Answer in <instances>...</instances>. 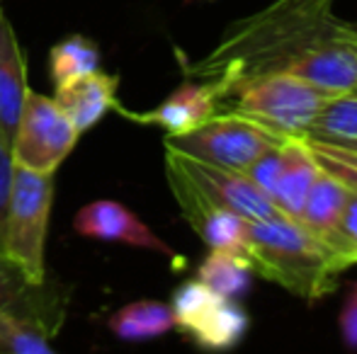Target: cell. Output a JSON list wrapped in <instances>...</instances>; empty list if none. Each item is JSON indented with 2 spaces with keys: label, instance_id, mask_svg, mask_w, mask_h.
<instances>
[{
  "label": "cell",
  "instance_id": "1",
  "mask_svg": "<svg viewBox=\"0 0 357 354\" xmlns=\"http://www.w3.org/2000/svg\"><path fill=\"white\" fill-rule=\"evenodd\" d=\"M340 22L335 0H275L231 22L212 51L183 63V71L188 78H224L229 88L263 73L299 76L304 63L338 37Z\"/></svg>",
  "mask_w": 357,
  "mask_h": 354
},
{
  "label": "cell",
  "instance_id": "2",
  "mask_svg": "<svg viewBox=\"0 0 357 354\" xmlns=\"http://www.w3.org/2000/svg\"><path fill=\"white\" fill-rule=\"evenodd\" d=\"M250 265L260 277L291 296L316 303L338 289V267L331 248L296 218L273 216L248 221Z\"/></svg>",
  "mask_w": 357,
  "mask_h": 354
},
{
  "label": "cell",
  "instance_id": "3",
  "mask_svg": "<svg viewBox=\"0 0 357 354\" xmlns=\"http://www.w3.org/2000/svg\"><path fill=\"white\" fill-rule=\"evenodd\" d=\"M333 95L291 73H263L231 83L224 109L282 138H304Z\"/></svg>",
  "mask_w": 357,
  "mask_h": 354
},
{
  "label": "cell",
  "instance_id": "4",
  "mask_svg": "<svg viewBox=\"0 0 357 354\" xmlns=\"http://www.w3.org/2000/svg\"><path fill=\"white\" fill-rule=\"evenodd\" d=\"M52 204L54 172H34L15 166L3 231V252L34 284H47L44 246Z\"/></svg>",
  "mask_w": 357,
  "mask_h": 354
},
{
  "label": "cell",
  "instance_id": "5",
  "mask_svg": "<svg viewBox=\"0 0 357 354\" xmlns=\"http://www.w3.org/2000/svg\"><path fill=\"white\" fill-rule=\"evenodd\" d=\"M282 141V136H275L260 124L236 112H229V109H221L190 131L178 134V136H165V148L190 156L195 161L245 172L260 153Z\"/></svg>",
  "mask_w": 357,
  "mask_h": 354
},
{
  "label": "cell",
  "instance_id": "6",
  "mask_svg": "<svg viewBox=\"0 0 357 354\" xmlns=\"http://www.w3.org/2000/svg\"><path fill=\"white\" fill-rule=\"evenodd\" d=\"M175 328L209 352L234 350L250 330V316L236 298L219 296L199 279H188L170 298Z\"/></svg>",
  "mask_w": 357,
  "mask_h": 354
},
{
  "label": "cell",
  "instance_id": "7",
  "mask_svg": "<svg viewBox=\"0 0 357 354\" xmlns=\"http://www.w3.org/2000/svg\"><path fill=\"white\" fill-rule=\"evenodd\" d=\"M80 134L54 97L27 90L15 136L10 141L15 166L34 172H56L75 148Z\"/></svg>",
  "mask_w": 357,
  "mask_h": 354
},
{
  "label": "cell",
  "instance_id": "8",
  "mask_svg": "<svg viewBox=\"0 0 357 354\" xmlns=\"http://www.w3.org/2000/svg\"><path fill=\"white\" fill-rule=\"evenodd\" d=\"M165 168H170V170H175L178 175H183L195 189H197L199 197L207 199L209 204L231 209V211L241 214V216L248 218V221L282 216V211L275 207L273 199L265 192H260V189L250 182L245 172L195 161V158L168 151V148H165Z\"/></svg>",
  "mask_w": 357,
  "mask_h": 354
},
{
  "label": "cell",
  "instance_id": "9",
  "mask_svg": "<svg viewBox=\"0 0 357 354\" xmlns=\"http://www.w3.org/2000/svg\"><path fill=\"white\" fill-rule=\"evenodd\" d=\"M168 187L178 202L183 218L192 226V231L207 243L209 250L234 252V255L250 260V241H248V218L224 207H214L207 199L197 194V189L183 175L165 168Z\"/></svg>",
  "mask_w": 357,
  "mask_h": 354
},
{
  "label": "cell",
  "instance_id": "10",
  "mask_svg": "<svg viewBox=\"0 0 357 354\" xmlns=\"http://www.w3.org/2000/svg\"><path fill=\"white\" fill-rule=\"evenodd\" d=\"M226 95H229V83L224 78H202V83L188 78V83H183L158 107L149 109V112H129V109H122V104L117 107V112H122L124 117L137 124L160 127L165 129L168 136H178L221 112Z\"/></svg>",
  "mask_w": 357,
  "mask_h": 354
},
{
  "label": "cell",
  "instance_id": "11",
  "mask_svg": "<svg viewBox=\"0 0 357 354\" xmlns=\"http://www.w3.org/2000/svg\"><path fill=\"white\" fill-rule=\"evenodd\" d=\"M73 228L75 233L90 238V241L144 248V250H153L158 255L168 257V260L180 257L163 238H158L146 226L132 209L114 202V199H95V202L80 207L73 216Z\"/></svg>",
  "mask_w": 357,
  "mask_h": 354
},
{
  "label": "cell",
  "instance_id": "12",
  "mask_svg": "<svg viewBox=\"0 0 357 354\" xmlns=\"http://www.w3.org/2000/svg\"><path fill=\"white\" fill-rule=\"evenodd\" d=\"M119 78L102 71L80 76L61 88H54V99L63 109L75 131L83 134L93 129L107 112L119 107L117 99Z\"/></svg>",
  "mask_w": 357,
  "mask_h": 354
},
{
  "label": "cell",
  "instance_id": "13",
  "mask_svg": "<svg viewBox=\"0 0 357 354\" xmlns=\"http://www.w3.org/2000/svg\"><path fill=\"white\" fill-rule=\"evenodd\" d=\"M27 63L17 34L0 5V136L13 141L24 97H27Z\"/></svg>",
  "mask_w": 357,
  "mask_h": 354
},
{
  "label": "cell",
  "instance_id": "14",
  "mask_svg": "<svg viewBox=\"0 0 357 354\" xmlns=\"http://www.w3.org/2000/svg\"><path fill=\"white\" fill-rule=\"evenodd\" d=\"M0 311L42 321L54 330H59L63 321L59 298L47 293V284L29 282L22 269L3 250H0Z\"/></svg>",
  "mask_w": 357,
  "mask_h": 354
},
{
  "label": "cell",
  "instance_id": "15",
  "mask_svg": "<svg viewBox=\"0 0 357 354\" xmlns=\"http://www.w3.org/2000/svg\"><path fill=\"white\" fill-rule=\"evenodd\" d=\"M321 175V166L316 163L311 148L304 138H284L282 143V170L275 184L273 202L287 216L296 218L301 211L311 184Z\"/></svg>",
  "mask_w": 357,
  "mask_h": 354
},
{
  "label": "cell",
  "instance_id": "16",
  "mask_svg": "<svg viewBox=\"0 0 357 354\" xmlns=\"http://www.w3.org/2000/svg\"><path fill=\"white\" fill-rule=\"evenodd\" d=\"M348 197H350L348 184L340 182L338 177H333L331 172H326L324 168H321V175L311 184L296 221H299L306 231L314 233L316 238L328 243V238L333 236V231L340 223V216H343V211H345Z\"/></svg>",
  "mask_w": 357,
  "mask_h": 354
},
{
  "label": "cell",
  "instance_id": "17",
  "mask_svg": "<svg viewBox=\"0 0 357 354\" xmlns=\"http://www.w3.org/2000/svg\"><path fill=\"white\" fill-rule=\"evenodd\" d=\"M112 335L122 342H151L175 328L173 308L163 301H134L114 311L107 321Z\"/></svg>",
  "mask_w": 357,
  "mask_h": 354
},
{
  "label": "cell",
  "instance_id": "18",
  "mask_svg": "<svg viewBox=\"0 0 357 354\" xmlns=\"http://www.w3.org/2000/svg\"><path fill=\"white\" fill-rule=\"evenodd\" d=\"M253 274L255 269L248 257L221 250H209L197 267L199 282L207 284L219 296L236 298V301H241L253 289Z\"/></svg>",
  "mask_w": 357,
  "mask_h": 354
},
{
  "label": "cell",
  "instance_id": "19",
  "mask_svg": "<svg viewBox=\"0 0 357 354\" xmlns=\"http://www.w3.org/2000/svg\"><path fill=\"white\" fill-rule=\"evenodd\" d=\"M100 61H102L100 47L85 34L59 39L49 51V76L54 88H61L75 78L100 71Z\"/></svg>",
  "mask_w": 357,
  "mask_h": 354
},
{
  "label": "cell",
  "instance_id": "20",
  "mask_svg": "<svg viewBox=\"0 0 357 354\" xmlns=\"http://www.w3.org/2000/svg\"><path fill=\"white\" fill-rule=\"evenodd\" d=\"M56 330L47 323L0 311V352L10 354H54Z\"/></svg>",
  "mask_w": 357,
  "mask_h": 354
},
{
  "label": "cell",
  "instance_id": "21",
  "mask_svg": "<svg viewBox=\"0 0 357 354\" xmlns=\"http://www.w3.org/2000/svg\"><path fill=\"white\" fill-rule=\"evenodd\" d=\"M304 138H345L357 141V95H333Z\"/></svg>",
  "mask_w": 357,
  "mask_h": 354
},
{
  "label": "cell",
  "instance_id": "22",
  "mask_svg": "<svg viewBox=\"0 0 357 354\" xmlns=\"http://www.w3.org/2000/svg\"><path fill=\"white\" fill-rule=\"evenodd\" d=\"M326 246L331 248L335 262H338V267L343 272L357 265V189H350L348 204H345L338 228L333 231V236L328 238Z\"/></svg>",
  "mask_w": 357,
  "mask_h": 354
},
{
  "label": "cell",
  "instance_id": "23",
  "mask_svg": "<svg viewBox=\"0 0 357 354\" xmlns=\"http://www.w3.org/2000/svg\"><path fill=\"white\" fill-rule=\"evenodd\" d=\"M304 141L311 148V153H314L316 163L326 172L338 177L350 189H357V151L333 146V143H326V141H314V138H304Z\"/></svg>",
  "mask_w": 357,
  "mask_h": 354
},
{
  "label": "cell",
  "instance_id": "24",
  "mask_svg": "<svg viewBox=\"0 0 357 354\" xmlns=\"http://www.w3.org/2000/svg\"><path fill=\"white\" fill-rule=\"evenodd\" d=\"M282 143H278V146H273V148H268L265 153H260V156L250 163L248 170H245V175H248L250 182H253L260 192L268 194L270 199H273L280 170H282Z\"/></svg>",
  "mask_w": 357,
  "mask_h": 354
},
{
  "label": "cell",
  "instance_id": "25",
  "mask_svg": "<svg viewBox=\"0 0 357 354\" xmlns=\"http://www.w3.org/2000/svg\"><path fill=\"white\" fill-rule=\"evenodd\" d=\"M13 170H15V161H13V153H10V143L0 136V250H3V231H5V216H8Z\"/></svg>",
  "mask_w": 357,
  "mask_h": 354
},
{
  "label": "cell",
  "instance_id": "26",
  "mask_svg": "<svg viewBox=\"0 0 357 354\" xmlns=\"http://www.w3.org/2000/svg\"><path fill=\"white\" fill-rule=\"evenodd\" d=\"M338 328L345 345L350 350H357V282L348 287V301H345L343 311H340Z\"/></svg>",
  "mask_w": 357,
  "mask_h": 354
},
{
  "label": "cell",
  "instance_id": "27",
  "mask_svg": "<svg viewBox=\"0 0 357 354\" xmlns=\"http://www.w3.org/2000/svg\"><path fill=\"white\" fill-rule=\"evenodd\" d=\"M340 34H343V39L350 44V47L357 51V22H340Z\"/></svg>",
  "mask_w": 357,
  "mask_h": 354
}]
</instances>
